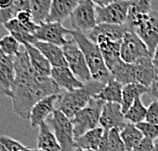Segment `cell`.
<instances>
[{"label": "cell", "mask_w": 158, "mask_h": 151, "mask_svg": "<svg viewBox=\"0 0 158 151\" xmlns=\"http://www.w3.org/2000/svg\"><path fill=\"white\" fill-rule=\"evenodd\" d=\"M13 62L15 76L10 97L12 109L19 117L29 120L30 111L35 103L46 96L59 94L60 88L51 77L38 76L33 70L25 48L19 50Z\"/></svg>", "instance_id": "6da1fadb"}, {"label": "cell", "mask_w": 158, "mask_h": 151, "mask_svg": "<svg viewBox=\"0 0 158 151\" xmlns=\"http://www.w3.org/2000/svg\"><path fill=\"white\" fill-rule=\"evenodd\" d=\"M70 37L85 56L92 80L105 85L107 82L113 79L108 69L106 68L99 46L95 42L89 39V37L85 33L76 31V30H72Z\"/></svg>", "instance_id": "7a4b0ae2"}, {"label": "cell", "mask_w": 158, "mask_h": 151, "mask_svg": "<svg viewBox=\"0 0 158 151\" xmlns=\"http://www.w3.org/2000/svg\"><path fill=\"white\" fill-rule=\"evenodd\" d=\"M103 86L104 84L91 80L84 84L81 88L59 93L55 109L61 111L69 119H72L77 112L88 104L92 97L101 91Z\"/></svg>", "instance_id": "3957f363"}, {"label": "cell", "mask_w": 158, "mask_h": 151, "mask_svg": "<svg viewBox=\"0 0 158 151\" xmlns=\"http://www.w3.org/2000/svg\"><path fill=\"white\" fill-rule=\"evenodd\" d=\"M127 32H132L145 43L151 54L158 45V12L151 9L146 13L127 15L123 23Z\"/></svg>", "instance_id": "277c9868"}, {"label": "cell", "mask_w": 158, "mask_h": 151, "mask_svg": "<svg viewBox=\"0 0 158 151\" xmlns=\"http://www.w3.org/2000/svg\"><path fill=\"white\" fill-rule=\"evenodd\" d=\"M103 105L104 101L92 97L88 104L70 119L75 138L83 135L87 131L99 127L100 115H101Z\"/></svg>", "instance_id": "5b68a950"}, {"label": "cell", "mask_w": 158, "mask_h": 151, "mask_svg": "<svg viewBox=\"0 0 158 151\" xmlns=\"http://www.w3.org/2000/svg\"><path fill=\"white\" fill-rule=\"evenodd\" d=\"M47 120L51 125L53 133L58 141L60 151H77L73 124L70 122V119L63 115L61 111L55 109Z\"/></svg>", "instance_id": "8992f818"}, {"label": "cell", "mask_w": 158, "mask_h": 151, "mask_svg": "<svg viewBox=\"0 0 158 151\" xmlns=\"http://www.w3.org/2000/svg\"><path fill=\"white\" fill-rule=\"evenodd\" d=\"M63 54L66 61V65L69 69L73 73L77 78L83 83H87L92 80L90 70L87 65L85 56L81 51L79 46L73 40H69V43L62 46Z\"/></svg>", "instance_id": "52a82bcc"}, {"label": "cell", "mask_w": 158, "mask_h": 151, "mask_svg": "<svg viewBox=\"0 0 158 151\" xmlns=\"http://www.w3.org/2000/svg\"><path fill=\"white\" fill-rule=\"evenodd\" d=\"M69 21L73 30L89 33L97 25L96 6L90 0H80L69 16Z\"/></svg>", "instance_id": "ba28073f"}, {"label": "cell", "mask_w": 158, "mask_h": 151, "mask_svg": "<svg viewBox=\"0 0 158 151\" xmlns=\"http://www.w3.org/2000/svg\"><path fill=\"white\" fill-rule=\"evenodd\" d=\"M131 3L132 0H114L110 4L103 7L96 6L97 23L123 25L127 21Z\"/></svg>", "instance_id": "9c48e42d"}, {"label": "cell", "mask_w": 158, "mask_h": 151, "mask_svg": "<svg viewBox=\"0 0 158 151\" xmlns=\"http://www.w3.org/2000/svg\"><path fill=\"white\" fill-rule=\"evenodd\" d=\"M119 55L120 58L127 63H133L139 58L147 56L152 57V54L147 48L145 43L135 33L132 32H126V34L123 35L120 42Z\"/></svg>", "instance_id": "30bf717a"}, {"label": "cell", "mask_w": 158, "mask_h": 151, "mask_svg": "<svg viewBox=\"0 0 158 151\" xmlns=\"http://www.w3.org/2000/svg\"><path fill=\"white\" fill-rule=\"evenodd\" d=\"M72 33V30L66 29L61 23L58 22H43L39 23L34 37L37 41H42L52 44L63 46L69 43V40L66 39V36Z\"/></svg>", "instance_id": "8fae6325"}, {"label": "cell", "mask_w": 158, "mask_h": 151, "mask_svg": "<svg viewBox=\"0 0 158 151\" xmlns=\"http://www.w3.org/2000/svg\"><path fill=\"white\" fill-rule=\"evenodd\" d=\"M126 123L122 105L113 102H104L99 120V126L104 131H109L113 128L120 130Z\"/></svg>", "instance_id": "7c38bea8"}, {"label": "cell", "mask_w": 158, "mask_h": 151, "mask_svg": "<svg viewBox=\"0 0 158 151\" xmlns=\"http://www.w3.org/2000/svg\"><path fill=\"white\" fill-rule=\"evenodd\" d=\"M58 95L59 94H53V95L46 96L35 103L30 111L29 116L32 128L39 127L40 124L45 122V120L48 119L50 115H52V112L55 110V104L58 99Z\"/></svg>", "instance_id": "4fadbf2b"}, {"label": "cell", "mask_w": 158, "mask_h": 151, "mask_svg": "<svg viewBox=\"0 0 158 151\" xmlns=\"http://www.w3.org/2000/svg\"><path fill=\"white\" fill-rule=\"evenodd\" d=\"M12 56L0 50V95L11 97V88L15 81V62Z\"/></svg>", "instance_id": "5bb4252c"}, {"label": "cell", "mask_w": 158, "mask_h": 151, "mask_svg": "<svg viewBox=\"0 0 158 151\" xmlns=\"http://www.w3.org/2000/svg\"><path fill=\"white\" fill-rule=\"evenodd\" d=\"M136 83L149 88L154 81L158 79V73L153 65L152 57H142L133 62Z\"/></svg>", "instance_id": "9a60e30c"}, {"label": "cell", "mask_w": 158, "mask_h": 151, "mask_svg": "<svg viewBox=\"0 0 158 151\" xmlns=\"http://www.w3.org/2000/svg\"><path fill=\"white\" fill-rule=\"evenodd\" d=\"M127 30L123 25H111V23H97L92 31L88 33L89 39L96 42L98 39H109L113 41H122Z\"/></svg>", "instance_id": "2e32d148"}, {"label": "cell", "mask_w": 158, "mask_h": 151, "mask_svg": "<svg viewBox=\"0 0 158 151\" xmlns=\"http://www.w3.org/2000/svg\"><path fill=\"white\" fill-rule=\"evenodd\" d=\"M50 77L60 89H64L65 91H72V90L81 88L85 84L73 75L69 66L52 68Z\"/></svg>", "instance_id": "e0dca14e"}, {"label": "cell", "mask_w": 158, "mask_h": 151, "mask_svg": "<svg viewBox=\"0 0 158 151\" xmlns=\"http://www.w3.org/2000/svg\"><path fill=\"white\" fill-rule=\"evenodd\" d=\"M23 48L28 53L30 65L37 75L41 77H50L52 66L45 56L39 51V49L32 44L23 45Z\"/></svg>", "instance_id": "ac0fdd59"}, {"label": "cell", "mask_w": 158, "mask_h": 151, "mask_svg": "<svg viewBox=\"0 0 158 151\" xmlns=\"http://www.w3.org/2000/svg\"><path fill=\"white\" fill-rule=\"evenodd\" d=\"M33 45H34L36 48H38L39 51L45 56L52 68L68 66L61 46L52 44V43L37 41V40Z\"/></svg>", "instance_id": "d6986e66"}, {"label": "cell", "mask_w": 158, "mask_h": 151, "mask_svg": "<svg viewBox=\"0 0 158 151\" xmlns=\"http://www.w3.org/2000/svg\"><path fill=\"white\" fill-rule=\"evenodd\" d=\"M80 0H52L49 15L46 22L62 23L72 15Z\"/></svg>", "instance_id": "ffe728a7"}, {"label": "cell", "mask_w": 158, "mask_h": 151, "mask_svg": "<svg viewBox=\"0 0 158 151\" xmlns=\"http://www.w3.org/2000/svg\"><path fill=\"white\" fill-rule=\"evenodd\" d=\"M37 148L44 151H60V146L56 137L49 125L45 122L39 125V133L37 137Z\"/></svg>", "instance_id": "44dd1931"}, {"label": "cell", "mask_w": 158, "mask_h": 151, "mask_svg": "<svg viewBox=\"0 0 158 151\" xmlns=\"http://www.w3.org/2000/svg\"><path fill=\"white\" fill-rule=\"evenodd\" d=\"M123 87V84L115 81L114 79H111L103 86L101 91L94 96V98L100 99L104 102H113L122 104Z\"/></svg>", "instance_id": "7402d4cb"}, {"label": "cell", "mask_w": 158, "mask_h": 151, "mask_svg": "<svg viewBox=\"0 0 158 151\" xmlns=\"http://www.w3.org/2000/svg\"><path fill=\"white\" fill-rule=\"evenodd\" d=\"M103 133H104V130L100 126L97 127L95 129L87 131L83 135L75 138L77 148L96 151L100 140H101Z\"/></svg>", "instance_id": "603a6c76"}, {"label": "cell", "mask_w": 158, "mask_h": 151, "mask_svg": "<svg viewBox=\"0 0 158 151\" xmlns=\"http://www.w3.org/2000/svg\"><path fill=\"white\" fill-rule=\"evenodd\" d=\"M112 78L115 81L119 82L123 85L136 83L135 72H134L133 63L124 62L123 59H119L111 69H109Z\"/></svg>", "instance_id": "cb8c5ba5"}, {"label": "cell", "mask_w": 158, "mask_h": 151, "mask_svg": "<svg viewBox=\"0 0 158 151\" xmlns=\"http://www.w3.org/2000/svg\"><path fill=\"white\" fill-rule=\"evenodd\" d=\"M144 94H148V88L138 83H131L123 85V99H122V110L124 112L133 104L134 100L137 97H142Z\"/></svg>", "instance_id": "d4e9b609"}, {"label": "cell", "mask_w": 158, "mask_h": 151, "mask_svg": "<svg viewBox=\"0 0 158 151\" xmlns=\"http://www.w3.org/2000/svg\"><path fill=\"white\" fill-rule=\"evenodd\" d=\"M2 26L4 27V28L9 32V34H10L12 37H15L23 46L26 44L33 45L36 42V38L34 37V35L30 34L21 23H19V22L16 19H13L11 21L3 23Z\"/></svg>", "instance_id": "484cf974"}, {"label": "cell", "mask_w": 158, "mask_h": 151, "mask_svg": "<svg viewBox=\"0 0 158 151\" xmlns=\"http://www.w3.org/2000/svg\"><path fill=\"white\" fill-rule=\"evenodd\" d=\"M119 133L127 151H131L144 138L143 134L140 132L137 126L132 123L127 122L123 128L119 130Z\"/></svg>", "instance_id": "4316f807"}, {"label": "cell", "mask_w": 158, "mask_h": 151, "mask_svg": "<svg viewBox=\"0 0 158 151\" xmlns=\"http://www.w3.org/2000/svg\"><path fill=\"white\" fill-rule=\"evenodd\" d=\"M51 2L52 0H31L30 12L37 25L47 21L50 7H51Z\"/></svg>", "instance_id": "83f0119b"}, {"label": "cell", "mask_w": 158, "mask_h": 151, "mask_svg": "<svg viewBox=\"0 0 158 151\" xmlns=\"http://www.w3.org/2000/svg\"><path fill=\"white\" fill-rule=\"evenodd\" d=\"M30 3L31 0H15L8 8L0 9V23L3 25L15 19L21 11H30Z\"/></svg>", "instance_id": "f1b7e54d"}, {"label": "cell", "mask_w": 158, "mask_h": 151, "mask_svg": "<svg viewBox=\"0 0 158 151\" xmlns=\"http://www.w3.org/2000/svg\"><path fill=\"white\" fill-rule=\"evenodd\" d=\"M146 112H147V107L143 104L141 97H137L134 100L133 104L130 106V108L124 112V120L127 123L132 124H138L141 123L143 120H145L146 117Z\"/></svg>", "instance_id": "f546056e"}, {"label": "cell", "mask_w": 158, "mask_h": 151, "mask_svg": "<svg viewBox=\"0 0 158 151\" xmlns=\"http://www.w3.org/2000/svg\"><path fill=\"white\" fill-rule=\"evenodd\" d=\"M21 43L10 34L0 38V50L8 56H15L19 52Z\"/></svg>", "instance_id": "4dcf8cb0"}, {"label": "cell", "mask_w": 158, "mask_h": 151, "mask_svg": "<svg viewBox=\"0 0 158 151\" xmlns=\"http://www.w3.org/2000/svg\"><path fill=\"white\" fill-rule=\"evenodd\" d=\"M107 138H108L109 151H127L123 141L120 137L119 129L113 128L107 131Z\"/></svg>", "instance_id": "1f68e13d"}, {"label": "cell", "mask_w": 158, "mask_h": 151, "mask_svg": "<svg viewBox=\"0 0 158 151\" xmlns=\"http://www.w3.org/2000/svg\"><path fill=\"white\" fill-rule=\"evenodd\" d=\"M15 19H18L19 23H21L30 34H32V35L35 34L38 25L34 22L31 12L30 11H21V12H19V15H16Z\"/></svg>", "instance_id": "d6a6232c"}, {"label": "cell", "mask_w": 158, "mask_h": 151, "mask_svg": "<svg viewBox=\"0 0 158 151\" xmlns=\"http://www.w3.org/2000/svg\"><path fill=\"white\" fill-rule=\"evenodd\" d=\"M137 128L140 130V132L143 134L144 137L150 138L152 140H156L158 137V126L154 124L148 123L146 120H143L141 123L136 124Z\"/></svg>", "instance_id": "836d02e7"}, {"label": "cell", "mask_w": 158, "mask_h": 151, "mask_svg": "<svg viewBox=\"0 0 158 151\" xmlns=\"http://www.w3.org/2000/svg\"><path fill=\"white\" fill-rule=\"evenodd\" d=\"M0 144L8 151H19L28 149V147L23 145L21 142L6 135H0Z\"/></svg>", "instance_id": "e575fe53"}, {"label": "cell", "mask_w": 158, "mask_h": 151, "mask_svg": "<svg viewBox=\"0 0 158 151\" xmlns=\"http://www.w3.org/2000/svg\"><path fill=\"white\" fill-rule=\"evenodd\" d=\"M145 120L148 123L154 124L158 126V101L153 100L150 105L147 107V112Z\"/></svg>", "instance_id": "d590c367"}, {"label": "cell", "mask_w": 158, "mask_h": 151, "mask_svg": "<svg viewBox=\"0 0 158 151\" xmlns=\"http://www.w3.org/2000/svg\"><path fill=\"white\" fill-rule=\"evenodd\" d=\"M154 141L155 140L144 137L131 151H152L154 148Z\"/></svg>", "instance_id": "8d00e7d4"}, {"label": "cell", "mask_w": 158, "mask_h": 151, "mask_svg": "<svg viewBox=\"0 0 158 151\" xmlns=\"http://www.w3.org/2000/svg\"><path fill=\"white\" fill-rule=\"evenodd\" d=\"M96 151H109L108 138H107V131H104L103 135L101 137V140H100Z\"/></svg>", "instance_id": "74e56055"}, {"label": "cell", "mask_w": 158, "mask_h": 151, "mask_svg": "<svg viewBox=\"0 0 158 151\" xmlns=\"http://www.w3.org/2000/svg\"><path fill=\"white\" fill-rule=\"evenodd\" d=\"M148 95L151 97L152 100H157L158 101V79H156L148 88Z\"/></svg>", "instance_id": "f35d334b"}, {"label": "cell", "mask_w": 158, "mask_h": 151, "mask_svg": "<svg viewBox=\"0 0 158 151\" xmlns=\"http://www.w3.org/2000/svg\"><path fill=\"white\" fill-rule=\"evenodd\" d=\"M94 3L95 6H98V7H103V6H106L110 4L111 2H113L114 0H90Z\"/></svg>", "instance_id": "ab89813d"}, {"label": "cell", "mask_w": 158, "mask_h": 151, "mask_svg": "<svg viewBox=\"0 0 158 151\" xmlns=\"http://www.w3.org/2000/svg\"><path fill=\"white\" fill-rule=\"evenodd\" d=\"M152 61H153L154 66H155V69H156V72L158 73V45L156 46V48L152 54Z\"/></svg>", "instance_id": "60d3db41"}, {"label": "cell", "mask_w": 158, "mask_h": 151, "mask_svg": "<svg viewBox=\"0 0 158 151\" xmlns=\"http://www.w3.org/2000/svg\"><path fill=\"white\" fill-rule=\"evenodd\" d=\"M15 0H0V9H5L11 6Z\"/></svg>", "instance_id": "b9f144b4"}, {"label": "cell", "mask_w": 158, "mask_h": 151, "mask_svg": "<svg viewBox=\"0 0 158 151\" xmlns=\"http://www.w3.org/2000/svg\"><path fill=\"white\" fill-rule=\"evenodd\" d=\"M152 151H158V139L154 141V148Z\"/></svg>", "instance_id": "7bdbcfd3"}, {"label": "cell", "mask_w": 158, "mask_h": 151, "mask_svg": "<svg viewBox=\"0 0 158 151\" xmlns=\"http://www.w3.org/2000/svg\"><path fill=\"white\" fill-rule=\"evenodd\" d=\"M27 151H44V150L39 149V148H28V149H27Z\"/></svg>", "instance_id": "ee69618b"}, {"label": "cell", "mask_w": 158, "mask_h": 151, "mask_svg": "<svg viewBox=\"0 0 158 151\" xmlns=\"http://www.w3.org/2000/svg\"><path fill=\"white\" fill-rule=\"evenodd\" d=\"M0 151H8V150H7V149H5L4 147H3V146L1 145V144H0Z\"/></svg>", "instance_id": "f6af8a7d"}, {"label": "cell", "mask_w": 158, "mask_h": 151, "mask_svg": "<svg viewBox=\"0 0 158 151\" xmlns=\"http://www.w3.org/2000/svg\"><path fill=\"white\" fill-rule=\"evenodd\" d=\"M77 151H93V150H84V149H79V148H77Z\"/></svg>", "instance_id": "bcb514c9"}, {"label": "cell", "mask_w": 158, "mask_h": 151, "mask_svg": "<svg viewBox=\"0 0 158 151\" xmlns=\"http://www.w3.org/2000/svg\"><path fill=\"white\" fill-rule=\"evenodd\" d=\"M19 151H27V150H19Z\"/></svg>", "instance_id": "7dc6e473"}, {"label": "cell", "mask_w": 158, "mask_h": 151, "mask_svg": "<svg viewBox=\"0 0 158 151\" xmlns=\"http://www.w3.org/2000/svg\"><path fill=\"white\" fill-rule=\"evenodd\" d=\"M157 139H158V137H157Z\"/></svg>", "instance_id": "c3c4849f"}]
</instances>
